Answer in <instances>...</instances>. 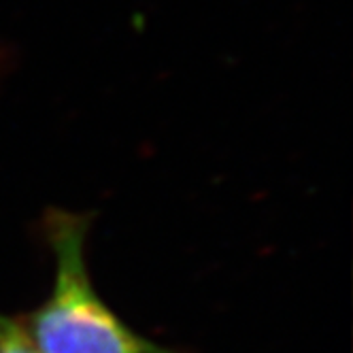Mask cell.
<instances>
[{"mask_svg":"<svg viewBox=\"0 0 353 353\" xmlns=\"http://www.w3.org/2000/svg\"><path fill=\"white\" fill-rule=\"evenodd\" d=\"M94 213L47 209L41 232L54 258V283L21 323L41 353H188L137 332L94 288L88 234Z\"/></svg>","mask_w":353,"mask_h":353,"instance_id":"6da1fadb","label":"cell"},{"mask_svg":"<svg viewBox=\"0 0 353 353\" xmlns=\"http://www.w3.org/2000/svg\"><path fill=\"white\" fill-rule=\"evenodd\" d=\"M0 353H41L19 315L0 313Z\"/></svg>","mask_w":353,"mask_h":353,"instance_id":"7a4b0ae2","label":"cell"}]
</instances>
